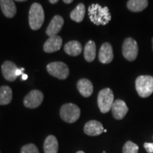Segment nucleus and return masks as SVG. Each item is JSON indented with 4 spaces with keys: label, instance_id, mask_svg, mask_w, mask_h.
I'll return each instance as SVG.
<instances>
[{
    "label": "nucleus",
    "instance_id": "obj_1",
    "mask_svg": "<svg viewBox=\"0 0 153 153\" xmlns=\"http://www.w3.org/2000/svg\"><path fill=\"white\" fill-rule=\"evenodd\" d=\"M88 13L91 22L97 26L108 24L111 19L108 7H102L99 4H92L89 6Z\"/></svg>",
    "mask_w": 153,
    "mask_h": 153
},
{
    "label": "nucleus",
    "instance_id": "obj_2",
    "mask_svg": "<svg viewBox=\"0 0 153 153\" xmlns=\"http://www.w3.org/2000/svg\"><path fill=\"white\" fill-rule=\"evenodd\" d=\"M135 89L142 98H147L153 93V76L141 75L135 80Z\"/></svg>",
    "mask_w": 153,
    "mask_h": 153
},
{
    "label": "nucleus",
    "instance_id": "obj_3",
    "mask_svg": "<svg viewBox=\"0 0 153 153\" xmlns=\"http://www.w3.org/2000/svg\"><path fill=\"white\" fill-rule=\"evenodd\" d=\"M45 15L42 6L38 3H33L30 7L28 15L30 27L33 30H38L44 22Z\"/></svg>",
    "mask_w": 153,
    "mask_h": 153
},
{
    "label": "nucleus",
    "instance_id": "obj_4",
    "mask_svg": "<svg viewBox=\"0 0 153 153\" xmlns=\"http://www.w3.org/2000/svg\"><path fill=\"white\" fill-rule=\"evenodd\" d=\"M114 96L112 90L109 88H105L99 91L97 98V103L99 110L103 114L108 113L111 109L114 102Z\"/></svg>",
    "mask_w": 153,
    "mask_h": 153
},
{
    "label": "nucleus",
    "instance_id": "obj_5",
    "mask_svg": "<svg viewBox=\"0 0 153 153\" xmlns=\"http://www.w3.org/2000/svg\"><path fill=\"white\" fill-rule=\"evenodd\" d=\"M81 111L76 105L74 104H64L60 108V117L64 121L72 123L79 119Z\"/></svg>",
    "mask_w": 153,
    "mask_h": 153
},
{
    "label": "nucleus",
    "instance_id": "obj_6",
    "mask_svg": "<svg viewBox=\"0 0 153 153\" xmlns=\"http://www.w3.org/2000/svg\"><path fill=\"white\" fill-rule=\"evenodd\" d=\"M122 53L127 60H135L138 55V45L136 41L132 38H126L122 46Z\"/></svg>",
    "mask_w": 153,
    "mask_h": 153
},
{
    "label": "nucleus",
    "instance_id": "obj_7",
    "mask_svg": "<svg viewBox=\"0 0 153 153\" xmlns=\"http://www.w3.org/2000/svg\"><path fill=\"white\" fill-rule=\"evenodd\" d=\"M47 71L51 75L60 79H65L70 74L68 65L62 62H53L47 65Z\"/></svg>",
    "mask_w": 153,
    "mask_h": 153
},
{
    "label": "nucleus",
    "instance_id": "obj_8",
    "mask_svg": "<svg viewBox=\"0 0 153 153\" xmlns=\"http://www.w3.org/2000/svg\"><path fill=\"white\" fill-rule=\"evenodd\" d=\"M43 94L39 90L30 91L24 99V106L29 108H36L41 104L43 100Z\"/></svg>",
    "mask_w": 153,
    "mask_h": 153
},
{
    "label": "nucleus",
    "instance_id": "obj_9",
    "mask_svg": "<svg viewBox=\"0 0 153 153\" xmlns=\"http://www.w3.org/2000/svg\"><path fill=\"white\" fill-rule=\"evenodd\" d=\"M112 115L115 119L121 120L125 117L128 111V108L126 102L120 99H117L114 101L111 106Z\"/></svg>",
    "mask_w": 153,
    "mask_h": 153
},
{
    "label": "nucleus",
    "instance_id": "obj_10",
    "mask_svg": "<svg viewBox=\"0 0 153 153\" xmlns=\"http://www.w3.org/2000/svg\"><path fill=\"white\" fill-rule=\"evenodd\" d=\"M18 68L16 65L11 61H6L1 65V72L4 77L7 81L13 82L16 79V70Z\"/></svg>",
    "mask_w": 153,
    "mask_h": 153
},
{
    "label": "nucleus",
    "instance_id": "obj_11",
    "mask_svg": "<svg viewBox=\"0 0 153 153\" xmlns=\"http://www.w3.org/2000/svg\"><path fill=\"white\" fill-rule=\"evenodd\" d=\"M104 130L101 123L95 120L88 121L84 128V132L89 136H98L104 132Z\"/></svg>",
    "mask_w": 153,
    "mask_h": 153
},
{
    "label": "nucleus",
    "instance_id": "obj_12",
    "mask_svg": "<svg viewBox=\"0 0 153 153\" xmlns=\"http://www.w3.org/2000/svg\"><path fill=\"white\" fill-rule=\"evenodd\" d=\"M114 59V53L111 45L108 43L102 44L99 50V60L103 64L110 63Z\"/></svg>",
    "mask_w": 153,
    "mask_h": 153
},
{
    "label": "nucleus",
    "instance_id": "obj_13",
    "mask_svg": "<svg viewBox=\"0 0 153 153\" xmlns=\"http://www.w3.org/2000/svg\"><path fill=\"white\" fill-rule=\"evenodd\" d=\"M62 43V40L60 36L57 35L51 36L44 44L43 50L45 52L48 53L56 52L60 49Z\"/></svg>",
    "mask_w": 153,
    "mask_h": 153
},
{
    "label": "nucleus",
    "instance_id": "obj_14",
    "mask_svg": "<svg viewBox=\"0 0 153 153\" xmlns=\"http://www.w3.org/2000/svg\"><path fill=\"white\" fill-rule=\"evenodd\" d=\"M63 24H64V19H63L62 17L58 16V15L55 16L51 20L48 26L46 29V34L49 37L56 36L62 29Z\"/></svg>",
    "mask_w": 153,
    "mask_h": 153
},
{
    "label": "nucleus",
    "instance_id": "obj_15",
    "mask_svg": "<svg viewBox=\"0 0 153 153\" xmlns=\"http://www.w3.org/2000/svg\"><path fill=\"white\" fill-rule=\"evenodd\" d=\"M0 7L5 16L12 18L16 13V7L13 0H0Z\"/></svg>",
    "mask_w": 153,
    "mask_h": 153
},
{
    "label": "nucleus",
    "instance_id": "obj_16",
    "mask_svg": "<svg viewBox=\"0 0 153 153\" xmlns=\"http://www.w3.org/2000/svg\"><path fill=\"white\" fill-rule=\"evenodd\" d=\"M78 90L84 97H89L93 93V85L91 81L87 79H81L76 84Z\"/></svg>",
    "mask_w": 153,
    "mask_h": 153
},
{
    "label": "nucleus",
    "instance_id": "obj_17",
    "mask_svg": "<svg viewBox=\"0 0 153 153\" xmlns=\"http://www.w3.org/2000/svg\"><path fill=\"white\" fill-rule=\"evenodd\" d=\"M45 153H57L58 151V142L54 135H48L45 140L43 145Z\"/></svg>",
    "mask_w": 153,
    "mask_h": 153
},
{
    "label": "nucleus",
    "instance_id": "obj_18",
    "mask_svg": "<svg viewBox=\"0 0 153 153\" xmlns=\"http://www.w3.org/2000/svg\"><path fill=\"white\" fill-rule=\"evenodd\" d=\"M65 53L72 56H77L81 54L82 51V46L79 42L76 41H72L65 44L64 47Z\"/></svg>",
    "mask_w": 153,
    "mask_h": 153
},
{
    "label": "nucleus",
    "instance_id": "obj_19",
    "mask_svg": "<svg viewBox=\"0 0 153 153\" xmlns=\"http://www.w3.org/2000/svg\"><path fill=\"white\" fill-rule=\"evenodd\" d=\"M148 0H128L127 7L133 12H140L148 7Z\"/></svg>",
    "mask_w": 153,
    "mask_h": 153
},
{
    "label": "nucleus",
    "instance_id": "obj_20",
    "mask_svg": "<svg viewBox=\"0 0 153 153\" xmlns=\"http://www.w3.org/2000/svg\"><path fill=\"white\" fill-rule=\"evenodd\" d=\"M96 51H97V49H96V44L94 42L92 41L87 42L85 46V50H84V56L87 62H91L94 60L96 57Z\"/></svg>",
    "mask_w": 153,
    "mask_h": 153
},
{
    "label": "nucleus",
    "instance_id": "obj_21",
    "mask_svg": "<svg viewBox=\"0 0 153 153\" xmlns=\"http://www.w3.org/2000/svg\"><path fill=\"white\" fill-rule=\"evenodd\" d=\"M12 100V90L8 86L0 87V105L9 104Z\"/></svg>",
    "mask_w": 153,
    "mask_h": 153
},
{
    "label": "nucleus",
    "instance_id": "obj_22",
    "mask_svg": "<svg viewBox=\"0 0 153 153\" xmlns=\"http://www.w3.org/2000/svg\"><path fill=\"white\" fill-rule=\"evenodd\" d=\"M85 15V7L83 4H79L70 14V18L74 22L79 23L83 21Z\"/></svg>",
    "mask_w": 153,
    "mask_h": 153
},
{
    "label": "nucleus",
    "instance_id": "obj_23",
    "mask_svg": "<svg viewBox=\"0 0 153 153\" xmlns=\"http://www.w3.org/2000/svg\"><path fill=\"white\" fill-rule=\"evenodd\" d=\"M138 145L132 142L127 141L123 147V153H138Z\"/></svg>",
    "mask_w": 153,
    "mask_h": 153
},
{
    "label": "nucleus",
    "instance_id": "obj_24",
    "mask_svg": "<svg viewBox=\"0 0 153 153\" xmlns=\"http://www.w3.org/2000/svg\"><path fill=\"white\" fill-rule=\"evenodd\" d=\"M21 153H39V151H38L36 145L30 143V144H27L22 147Z\"/></svg>",
    "mask_w": 153,
    "mask_h": 153
},
{
    "label": "nucleus",
    "instance_id": "obj_25",
    "mask_svg": "<svg viewBox=\"0 0 153 153\" xmlns=\"http://www.w3.org/2000/svg\"><path fill=\"white\" fill-rule=\"evenodd\" d=\"M144 148L148 153H153V143H145Z\"/></svg>",
    "mask_w": 153,
    "mask_h": 153
},
{
    "label": "nucleus",
    "instance_id": "obj_26",
    "mask_svg": "<svg viewBox=\"0 0 153 153\" xmlns=\"http://www.w3.org/2000/svg\"><path fill=\"white\" fill-rule=\"evenodd\" d=\"M28 79V75L26 74H22V80H26Z\"/></svg>",
    "mask_w": 153,
    "mask_h": 153
},
{
    "label": "nucleus",
    "instance_id": "obj_27",
    "mask_svg": "<svg viewBox=\"0 0 153 153\" xmlns=\"http://www.w3.org/2000/svg\"><path fill=\"white\" fill-rule=\"evenodd\" d=\"M63 1H64L65 3L66 4H70L71 2L73 1V0H63Z\"/></svg>",
    "mask_w": 153,
    "mask_h": 153
},
{
    "label": "nucleus",
    "instance_id": "obj_28",
    "mask_svg": "<svg viewBox=\"0 0 153 153\" xmlns=\"http://www.w3.org/2000/svg\"><path fill=\"white\" fill-rule=\"evenodd\" d=\"M58 1L59 0H49V1L51 4H55V3H57Z\"/></svg>",
    "mask_w": 153,
    "mask_h": 153
},
{
    "label": "nucleus",
    "instance_id": "obj_29",
    "mask_svg": "<svg viewBox=\"0 0 153 153\" xmlns=\"http://www.w3.org/2000/svg\"><path fill=\"white\" fill-rule=\"evenodd\" d=\"M15 1H26V0H15Z\"/></svg>",
    "mask_w": 153,
    "mask_h": 153
},
{
    "label": "nucleus",
    "instance_id": "obj_30",
    "mask_svg": "<svg viewBox=\"0 0 153 153\" xmlns=\"http://www.w3.org/2000/svg\"><path fill=\"white\" fill-rule=\"evenodd\" d=\"M76 153H85V152H83V151H78Z\"/></svg>",
    "mask_w": 153,
    "mask_h": 153
},
{
    "label": "nucleus",
    "instance_id": "obj_31",
    "mask_svg": "<svg viewBox=\"0 0 153 153\" xmlns=\"http://www.w3.org/2000/svg\"><path fill=\"white\" fill-rule=\"evenodd\" d=\"M152 50H153V38H152Z\"/></svg>",
    "mask_w": 153,
    "mask_h": 153
},
{
    "label": "nucleus",
    "instance_id": "obj_32",
    "mask_svg": "<svg viewBox=\"0 0 153 153\" xmlns=\"http://www.w3.org/2000/svg\"><path fill=\"white\" fill-rule=\"evenodd\" d=\"M106 131H106V130H105V129L104 130V133H106Z\"/></svg>",
    "mask_w": 153,
    "mask_h": 153
}]
</instances>
